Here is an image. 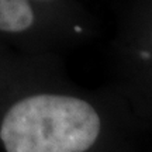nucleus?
<instances>
[{
	"mask_svg": "<svg viewBox=\"0 0 152 152\" xmlns=\"http://www.w3.org/2000/svg\"><path fill=\"white\" fill-rule=\"evenodd\" d=\"M102 134L103 118L92 103L55 93L16 102L0 124L6 152H89Z\"/></svg>",
	"mask_w": 152,
	"mask_h": 152,
	"instance_id": "f257e3e1",
	"label": "nucleus"
},
{
	"mask_svg": "<svg viewBox=\"0 0 152 152\" xmlns=\"http://www.w3.org/2000/svg\"><path fill=\"white\" fill-rule=\"evenodd\" d=\"M33 23L34 13L28 0H0V31L20 33Z\"/></svg>",
	"mask_w": 152,
	"mask_h": 152,
	"instance_id": "f03ea898",
	"label": "nucleus"
}]
</instances>
